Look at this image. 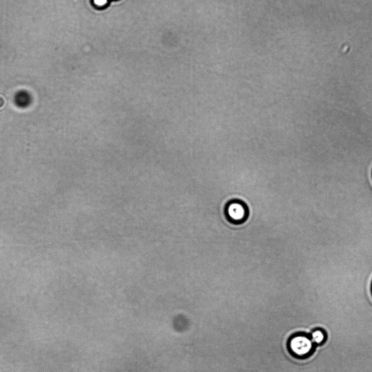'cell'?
I'll return each mask as SVG.
<instances>
[{
  "instance_id": "2",
  "label": "cell",
  "mask_w": 372,
  "mask_h": 372,
  "mask_svg": "<svg viewBox=\"0 0 372 372\" xmlns=\"http://www.w3.org/2000/svg\"><path fill=\"white\" fill-rule=\"evenodd\" d=\"M226 213L231 221L240 223L247 218V209L244 203L235 200L229 203L226 208Z\"/></svg>"
},
{
  "instance_id": "6",
  "label": "cell",
  "mask_w": 372,
  "mask_h": 372,
  "mask_svg": "<svg viewBox=\"0 0 372 372\" xmlns=\"http://www.w3.org/2000/svg\"><path fill=\"white\" fill-rule=\"evenodd\" d=\"M371 291L372 295V280L371 284Z\"/></svg>"
},
{
  "instance_id": "3",
  "label": "cell",
  "mask_w": 372,
  "mask_h": 372,
  "mask_svg": "<svg viewBox=\"0 0 372 372\" xmlns=\"http://www.w3.org/2000/svg\"><path fill=\"white\" fill-rule=\"evenodd\" d=\"M16 105L20 108H26L31 103L30 95L26 92H19L17 93L14 98Z\"/></svg>"
},
{
  "instance_id": "5",
  "label": "cell",
  "mask_w": 372,
  "mask_h": 372,
  "mask_svg": "<svg viewBox=\"0 0 372 372\" xmlns=\"http://www.w3.org/2000/svg\"><path fill=\"white\" fill-rule=\"evenodd\" d=\"M111 0H92L94 6L98 9H103L108 6Z\"/></svg>"
},
{
  "instance_id": "4",
  "label": "cell",
  "mask_w": 372,
  "mask_h": 372,
  "mask_svg": "<svg viewBox=\"0 0 372 372\" xmlns=\"http://www.w3.org/2000/svg\"><path fill=\"white\" fill-rule=\"evenodd\" d=\"M310 337L315 346L323 345L327 340V334L325 331L321 329L313 330Z\"/></svg>"
},
{
  "instance_id": "1",
  "label": "cell",
  "mask_w": 372,
  "mask_h": 372,
  "mask_svg": "<svg viewBox=\"0 0 372 372\" xmlns=\"http://www.w3.org/2000/svg\"><path fill=\"white\" fill-rule=\"evenodd\" d=\"M315 346L311 337L304 334L293 336L288 343L291 354L300 359H305L311 356L315 351Z\"/></svg>"
}]
</instances>
